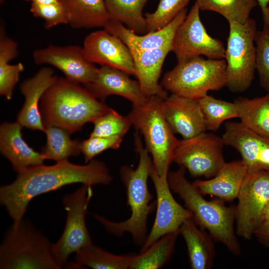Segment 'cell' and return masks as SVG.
Instances as JSON below:
<instances>
[{
	"label": "cell",
	"instance_id": "cell-33",
	"mask_svg": "<svg viewBox=\"0 0 269 269\" xmlns=\"http://www.w3.org/2000/svg\"><path fill=\"white\" fill-rule=\"evenodd\" d=\"M197 100L207 130L217 131L224 121L239 118L235 102L217 99L208 94Z\"/></svg>",
	"mask_w": 269,
	"mask_h": 269
},
{
	"label": "cell",
	"instance_id": "cell-1",
	"mask_svg": "<svg viewBox=\"0 0 269 269\" xmlns=\"http://www.w3.org/2000/svg\"><path fill=\"white\" fill-rule=\"evenodd\" d=\"M112 180L108 168L98 160L93 159L86 165L73 164L68 160L53 165L43 164L18 172L13 182L1 186L0 202L12 219V225L17 226L36 196L68 184L108 185Z\"/></svg>",
	"mask_w": 269,
	"mask_h": 269
},
{
	"label": "cell",
	"instance_id": "cell-11",
	"mask_svg": "<svg viewBox=\"0 0 269 269\" xmlns=\"http://www.w3.org/2000/svg\"><path fill=\"white\" fill-rule=\"evenodd\" d=\"M200 10L196 1L176 31L171 51L175 54L177 61L201 55L210 59L225 58L223 43L207 33L200 19Z\"/></svg>",
	"mask_w": 269,
	"mask_h": 269
},
{
	"label": "cell",
	"instance_id": "cell-14",
	"mask_svg": "<svg viewBox=\"0 0 269 269\" xmlns=\"http://www.w3.org/2000/svg\"><path fill=\"white\" fill-rule=\"evenodd\" d=\"M32 57L35 64L52 65L61 71L66 79L77 84L90 83L98 70L79 45H50L34 50Z\"/></svg>",
	"mask_w": 269,
	"mask_h": 269
},
{
	"label": "cell",
	"instance_id": "cell-4",
	"mask_svg": "<svg viewBox=\"0 0 269 269\" xmlns=\"http://www.w3.org/2000/svg\"><path fill=\"white\" fill-rule=\"evenodd\" d=\"M185 169L180 166L168 173L167 180L171 190L182 199L197 225L207 230L212 238L223 244L234 255L239 256L241 247L234 228L236 207L226 206L221 200L205 199L186 179Z\"/></svg>",
	"mask_w": 269,
	"mask_h": 269
},
{
	"label": "cell",
	"instance_id": "cell-20",
	"mask_svg": "<svg viewBox=\"0 0 269 269\" xmlns=\"http://www.w3.org/2000/svg\"><path fill=\"white\" fill-rule=\"evenodd\" d=\"M172 44L142 51H131L135 76L146 98L157 96L165 99L168 97L167 91L158 83V80L164 60L171 51Z\"/></svg>",
	"mask_w": 269,
	"mask_h": 269
},
{
	"label": "cell",
	"instance_id": "cell-30",
	"mask_svg": "<svg viewBox=\"0 0 269 269\" xmlns=\"http://www.w3.org/2000/svg\"><path fill=\"white\" fill-rule=\"evenodd\" d=\"M73 269L87 267L94 269H130L131 255H116L92 243L75 253Z\"/></svg>",
	"mask_w": 269,
	"mask_h": 269
},
{
	"label": "cell",
	"instance_id": "cell-32",
	"mask_svg": "<svg viewBox=\"0 0 269 269\" xmlns=\"http://www.w3.org/2000/svg\"><path fill=\"white\" fill-rule=\"evenodd\" d=\"M200 10L218 13L228 21L244 23L250 18L256 0H196Z\"/></svg>",
	"mask_w": 269,
	"mask_h": 269
},
{
	"label": "cell",
	"instance_id": "cell-28",
	"mask_svg": "<svg viewBox=\"0 0 269 269\" xmlns=\"http://www.w3.org/2000/svg\"><path fill=\"white\" fill-rule=\"evenodd\" d=\"M149 0H104L110 20L120 22L138 34L146 33L142 10Z\"/></svg>",
	"mask_w": 269,
	"mask_h": 269
},
{
	"label": "cell",
	"instance_id": "cell-31",
	"mask_svg": "<svg viewBox=\"0 0 269 269\" xmlns=\"http://www.w3.org/2000/svg\"><path fill=\"white\" fill-rule=\"evenodd\" d=\"M47 140L41 153L46 159H51L56 162L68 160L69 157L76 156L81 152V142L72 140L70 133L57 126H48L44 132Z\"/></svg>",
	"mask_w": 269,
	"mask_h": 269
},
{
	"label": "cell",
	"instance_id": "cell-29",
	"mask_svg": "<svg viewBox=\"0 0 269 269\" xmlns=\"http://www.w3.org/2000/svg\"><path fill=\"white\" fill-rule=\"evenodd\" d=\"M179 231L160 238L138 254L131 255L130 269H159L170 260Z\"/></svg>",
	"mask_w": 269,
	"mask_h": 269
},
{
	"label": "cell",
	"instance_id": "cell-23",
	"mask_svg": "<svg viewBox=\"0 0 269 269\" xmlns=\"http://www.w3.org/2000/svg\"><path fill=\"white\" fill-rule=\"evenodd\" d=\"M248 173L242 160L225 162L211 179L196 180L192 183L202 195L216 196L228 201L237 198Z\"/></svg>",
	"mask_w": 269,
	"mask_h": 269
},
{
	"label": "cell",
	"instance_id": "cell-17",
	"mask_svg": "<svg viewBox=\"0 0 269 269\" xmlns=\"http://www.w3.org/2000/svg\"><path fill=\"white\" fill-rule=\"evenodd\" d=\"M129 74L120 69L107 66L98 68L94 79L85 85V88L97 99L103 102L110 95L123 97L133 105H138L147 99L140 85Z\"/></svg>",
	"mask_w": 269,
	"mask_h": 269
},
{
	"label": "cell",
	"instance_id": "cell-18",
	"mask_svg": "<svg viewBox=\"0 0 269 269\" xmlns=\"http://www.w3.org/2000/svg\"><path fill=\"white\" fill-rule=\"evenodd\" d=\"M163 109L172 130L183 139L194 137L207 131L197 100L172 94L164 100Z\"/></svg>",
	"mask_w": 269,
	"mask_h": 269
},
{
	"label": "cell",
	"instance_id": "cell-19",
	"mask_svg": "<svg viewBox=\"0 0 269 269\" xmlns=\"http://www.w3.org/2000/svg\"><path fill=\"white\" fill-rule=\"evenodd\" d=\"M57 78L51 68L43 67L21 83L20 90L25 101L17 115V122L22 127L44 132L39 103L44 93Z\"/></svg>",
	"mask_w": 269,
	"mask_h": 269
},
{
	"label": "cell",
	"instance_id": "cell-10",
	"mask_svg": "<svg viewBox=\"0 0 269 269\" xmlns=\"http://www.w3.org/2000/svg\"><path fill=\"white\" fill-rule=\"evenodd\" d=\"M222 137L213 133H201L180 140L173 162L187 169L194 177H214L226 162Z\"/></svg>",
	"mask_w": 269,
	"mask_h": 269
},
{
	"label": "cell",
	"instance_id": "cell-2",
	"mask_svg": "<svg viewBox=\"0 0 269 269\" xmlns=\"http://www.w3.org/2000/svg\"><path fill=\"white\" fill-rule=\"evenodd\" d=\"M134 144L139 155L137 167L134 169L129 165H123L120 171L126 188L127 205L131 212L130 218L116 222L99 215L95 214L94 216L110 233L121 236L129 233L134 242L141 246L147 236L148 217L156 209V201L151 202L153 195L147 185V179L153 166L152 159L137 133L134 135Z\"/></svg>",
	"mask_w": 269,
	"mask_h": 269
},
{
	"label": "cell",
	"instance_id": "cell-6",
	"mask_svg": "<svg viewBox=\"0 0 269 269\" xmlns=\"http://www.w3.org/2000/svg\"><path fill=\"white\" fill-rule=\"evenodd\" d=\"M226 83L225 60L197 56L178 61L164 74L160 84L172 94L198 100L209 91L220 90Z\"/></svg>",
	"mask_w": 269,
	"mask_h": 269
},
{
	"label": "cell",
	"instance_id": "cell-5",
	"mask_svg": "<svg viewBox=\"0 0 269 269\" xmlns=\"http://www.w3.org/2000/svg\"><path fill=\"white\" fill-rule=\"evenodd\" d=\"M164 100L157 96L148 97L142 104L133 105L127 116L132 125L142 134L155 171L159 176L167 177L180 140L165 119Z\"/></svg>",
	"mask_w": 269,
	"mask_h": 269
},
{
	"label": "cell",
	"instance_id": "cell-16",
	"mask_svg": "<svg viewBox=\"0 0 269 269\" xmlns=\"http://www.w3.org/2000/svg\"><path fill=\"white\" fill-rule=\"evenodd\" d=\"M82 47L92 63L117 68L135 76L134 62L130 49L120 38L105 29L89 33Z\"/></svg>",
	"mask_w": 269,
	"mask_h": 269
},
{
	"label": "cell",
	"instance_id": "cell-12",
	"mask_svg": "<svg viewBox=\"0 0 269 269\" xmlns=\"http://www.w3.org/2000/svg\"><path fill=\"white\" fill-rule=\"evenodd\" d=\"M236 206V234L250 240L269 201V171L248 172Z\"/></svg>",
	"mask_w": 269,
	"mask_h": 269
},
{
	"label": "cell",
	"instance_id": "cell-46",
	"mask_svg": "<svg viewBox=\"0 0 269 269\" xmlns=\"http://www.w3.org/2000/svg\"><path fill=\"white\" fill-rule=\"evenodd\" d=\"M269 170V169L268 170Z\"/></svg>",
	"mask_w": 269,
	"mask_h": 269
},
{
	"label": "cell",
	"instance_id": "cell-27",
	"mask_svg": "<svg viewBox=\"0 0 269 269\" xmlns=\"http://www.w3.org/2000/svg\"><path fill=\"white\" fill-rule=\"evenodd\" d=\"M18 55L17 43L6 34L0 36V94L6 100L11 99L13 89L24 70L23 64L9 62Z\"/></svg>",
	"mask_w": 269,
	"mask_h": 269
},
{
	"label": "cell",
	"instance_id": "cell-3",
	"mask_svg": "<svg viewBox=\"0 0 269 269\" xmlns=\"http://www.w3.org/2000/svg\"><path fill=\"white\" fill-rule=\"evenodd\" d=\"M108 107L86 88L65 78H58L45 91L40 103L44 128L61 127L70 134L80 131L106 112Z\"/></svg>",
	"mask_w": 269,
	"mask_h": 269
},
{
	"label": "cell",
	"instance_id": "cell-25",
	"mask_svg": "<svg viewBox=\"0 0 269 269\" xmlns=\"http://www.w3.org/2000/svg\"><path fill=\"white\" fill-rule=\"evenodd\" d=\"M74 28L104 27L110 20L104 0H59Z\"/></svg>",
	"mask_w": 269,
	"mask_h": 269
},
{
	"label": "cell",
	"instance_id": "cell-24",
	"mask_svg": "<svg viewBox=\"0 0 269 269\" xmlns=\"http://www.w3.org/2000/svg\"><path fill=\"white\" fill-rule=\"evenodd\" d=\"M193 217L186 220L179 229L187 247L189 264L192 269H209L215 256L211 236L199 228Z\"/></svg>",
	"mask_w": 269,
	"mask_h": 269
},
{
	"label": "cell",
	"instance_id": "cell-38",
	"mask_svg": "<svg viewBox=\"0 0 269 269\" xmlns=\"http://www.w3.org/2000/svg\"><path fill=\"white\" fill-rule=\"evenodd\" d=\"M123 136H89L81 142L80 149L86 163L97 155L110 148L117 149L121 144Z\"/></svg>",
	"mask_w": 269,
	"mask_h": 269
},
{
	"label": "cell",
	"instance_id": "cell-39",
	"mask_svg": "<svg viewBox=\"0 0 269 269\" xmlns=\"http://www.w3.org/2000/svg\"><path fill=\"white\" fill-rule=\"evenodd\" d=\"M253 235L262 244L269 247V220L261 223L255 230Z\"/></svg>",
	"mask_w": 269,
	"mask_h": 269
},
{
	"label": "cell",
	"instance_id": "cell-21",
	"mask_svg": "<svg viewBox=\"0 0 269 269\" xmlns=\"http://www.w3.org/2000/svg\"><path fill=\"white\" fill-rule=\"evenodd\" d=\"M187 15L186 9L181 11L163 28L142 35L132 31L123 24L109 20L104 28L120 38L130 51H142L172 44L176 30Z\"/></svg>",
	"mask_w": 269,
	"mask_h": 269
},
{
	"label": "cell",
	"instance_id": "cell-9",
	"mask_svg": "<svg viewBox=\"0 0 269 269\" xmlns=\"http://www.w3.org/2000/svg\"><path fill=\"white\" fill-rule=\"evenodd\" d=\"M92 195V186L83 184L76 191L63 198L67 212L65 226L59 239L51 245L52 256L61 268L66 266L72 253L93 243L85 220Z\"/></svg>",
	"mask_w": 269,
	"mask_h": 269
},
{
	"label": "cell",
	"instance_id": "cell-22",
	"mask_svg": "<svg viewBox=\"0 0 269 269\" xmlns=\"http://www.w3.org/2000/svg\"><path fill=\"white\" fill-rule=\"evenodd\" d=\"M22 126L18 122L4 123L0 127V150L19 172L30 167L43 164L45 159L41 152L31 147L22 137Z\"/></svg>",
	"mask_w": 269,
	"mask_h": 269
},
{
	"label": "cell",
	"instance_id": "cell-7",
	"mask_svg": "<svg viewBox=\"0 0 269 269\" xmlns=\"http://www.w3.org/2000/svg\"><path fill=\"white\" fill-rule=\"evenodd\" d=\"M49 240L30 224L12 225L0 247L1 269H60Z\"/></svg>",
	"mask_w": 269,
	"mask_h": 269
},
{
	"label": "cell",
	"instance_id": "cell-37",
	"mask_svg": "<svg viewBox=\"0 0 269 269\" xmlns=\"http://www.w3.org/2000/svg\"><path fill=\"white\" fill-rule=\"evenodd\" d=\"M30 11L34 17L44 21V27L47 29L59 24H68L67 14L60 2L52 4L31 2Z\"/></svg>",
	"mask_w": 269,
	"mask_h": 269
},
{
	"label": "cell",
	"instance_id": "cell-35",
	"mask_svg": "<svg viewBox=\"0 0 269 269\" xmlns=\"http://www.w3.org/2000/svg\"><path fill=\"white\" fill-rule=\"evenodd\" d=\"M191 0H159L154 11L146 13V33L159 30L168 24Z\"/></svg>",
	"mask_w": 269,
	"mask_h": 269
},
{
	"label": "cell",
	"instance_id": "cell-41",
	"mask_svg": "<svg viewBox=\"0 0 269 269\" xmlns=\"http://www.w3.org/2000/svg\"><path fill=\"white\" fill-rule=\"evenodd\" d=\"M269 220V201L267 203L266 207H265L264 211L263 212L260 224L267 220ZM259 224V225H260Z\"/></svg>",
	"mask_w": 269,
	"mask_h": 269
},
{
	"label": "cell",
	"instance_id": "cell-8",
	"mask_svg": "<svg viewBox=\"0 0 269 269\" xmlns=\"http://www.w3.org/2000/svg\"><path fill=\"white\" fill-rule=\"evenodd\" d=\"M225 49L226 86L234 93L246 91L251 85L256 71L257 25L250 18L242 23L231 21Z\"/></svg>",
	"mask_w": 269,
	"mask_h": 269
},
{
	"label": "cell",
	"instance_id": "cell-43",
	"mask_svg": "<svg viewBox=\"0 0 269 269\" xmlns=\"http://www.w3.org/2000/svg\"><path fill=\"white\" fill-rule=\"evenodd\" d=\"M267 12H268V16L269 17V4L268 8H267Z\"/></svg>",
	"mask_w": 269,
	"mask_h": 269
},
{
	"label": "cell",
	"instance_id": "cell-42",
	"mask_svg": "<svg viewBox=\"0 0 269 269\" xmlns=\"http://www.w3.org/2000/svg\"><path fill=\"white\" fill-rule=\"evenodd\" d=\"M31 2L38 3L40 4H52L59 2V0H24Z\"/></svg>",
	"mask_w": 269,
	"mask_h": 269
},
{
	"label": "cell",
	"instance_id": "cell-34",
	"mask_svg": "<svg viewBox=\"0 0 269 269\" xmlns=\"http://www.w3.org/2000/svg\"><path fill=\"white\" fill-rule=\"evenodd\" d=\"M92 123L94 129L90 136H124L132 126L128 116H123L110 108Z\"/></svg>",
	"mask_w": 269,
	"mask_h": 269
},
{
	"label": "cell",
	"instance_id": "cell-45",
	"mask_svg": "<svg viewBox=\"0 0 269 269\" xmlns=\"http://www.w3.org/2000/svg\"><path fill=\"white\" fill-rule=\"evenodd\" d=\"M268 2H269V0H268Z\"/></svg>",
	"mask_w": 269,
	"mask_h": 269
},
{
	"label": "cell",
	"instance_id": "cell-44",
	"mask_svg": "<svg viewBox=\"0 0 269 269\" xmlns=\"http://www.w3.org/2000/svg\"><path fill=\"white\" fill-rule=\"evenodd\" d=\"M3 2V0H0V2Z\"/></svg>",
	"mask_w": 269,
	"mask_h": 269
},
{
	"label": "cell",
	"instance_id": "cell-40",
	"mask_svg": "<svg viewBox=\"0 0 269 269\" xmlns=\"http://www.w3.org/2000/svg\"><path fill=\"white\" fill-rule=\"evenodd\" d=\"M261 7L264 24L267 25L269 27V17L268 15L267 8L269 5L268 0H256Z\"/></svg>",
	"mask_w": 269,
	"mask_h": 269
},
{
	"label": "cell",
	"instance_id": "cell-13",
	"mask_svg": "<svg viewBox=\"0 0 269 269\" xmlns=\"http://www.w3.org/2000/svg\"><path fill=\"white\" fill-rule=\"evenodd\" d=\"M150 177L156 195L155 218L149 233L141 246L142 252L164 235L179 231L182 224L193 217L192 213L174 198L167 177L159 176L152 166Z\"/></svg>",
	"mask_w": 269,
	"mask_h": 269
},
{
	"label": "cell",
	"instance_id": "cell-15",
	"mask_svg": "<svg viewBox=\"0 0 269 269\" xmlns=\"http://www.w3.org/2000/svg\"><path fill=\"white\" fill-rule=\"evenodd\" d=\"M222 140L241 154L248 172L269 169V139L254 132L242 122L225 124Z\"/></svg>",
	"mask_w": 269,
	"mask_h": 269
},
{
	"label": "cell",
	"instance_id": "cell-26",
	"mask_svg": "<svg viewBox=\"0 0 269 269\" xmlns=\"http://www.w3.org/2000/svg\"><path fill=\"white\" fill-rule=\"evenodd\" d=\"M234 102L241 122L269 139V92L263 97L253 99L239 97Z\"/></svg>",
	"mask_w": 269,
	"mask_h": 269
},
{
	"label": "cell",
	"instance_id": "cell-36",
	"mask_svg": "<svg viewBox=\"0 0 269 269\" xmlns=\"http://www.w3.org/2000/svg\"><path fill=\"white\" fill-rule=\"evenodd\" d=\"M255 41L256 43V70L261 86L269 92V27L267 25L264 24L263 29L257 31Z\"/></svg>",
	"mask_w": 269,
	"mask_h": 269
}]
</instances>
